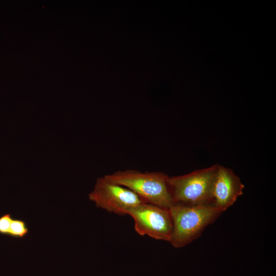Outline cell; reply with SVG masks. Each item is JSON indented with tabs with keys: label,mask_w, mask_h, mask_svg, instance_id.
I'll use <instances>...</instances> for the list:
<instances>
[{
	"label": "cell",
	"mask_w": 276,
	"mask_h": 276,
	"mask_svg": "<svg viewBox=\"0 0 276 276\" xmlns=\"http://www.w3.org/2000/svg\"><path fill=\"white\" fill-rule=\"evenodd\" d=\"M218 165L185 175L169 177V184L174 204H211L212 186Z\"/></svg>",
	"instance_id": "obj_3"
},
{
	"label": "cell",
	"mask_w": 276,
	"mask_h": 276,
	"mask_svg": "<svg viewBox=\"0 0 276 276\" xmlns=\"http://www.w3.org/2000/svg\"><path fill=\"white\" fill-rule=\"evenodd\" d=\"M29 232L26 223L22 220L13 218L9 232L8 236L15 238H22Z\"/></svg>",
	"instance_id": "obj_7"
},
{
	"label": "cell",
	"mask_w": 276,
	"mask_h": 276,
	"mask_svg": "<svg viewBox=\"0 0 276 276\" xmlns=\"http://www.w3.org/2000/svg\"><path fill=\"white\" fill-rule=\"evenodd\" d=\"M12 217L9 214H5L0 217V234L8 235Z\"/></svg>",
	"instance_id": "obj_8"
},
{
	"label": "cell",
	"mask_w": 276,
	"mask_h": 276,
	"mask_svg": "<svg viewBox=\"0 0 276 276\" xmlns=\"http://www.w3.org/2000/svg\"><path fill=\"white\" fill-rule=\"evenodd\" d=\"M133 220L134 229L141 236L169 242L173 231L170 209L142 202L128 213Z\"/></svg>",
	"instance_id": "obj_4"
},
{
	"label": "cell",
	"mask_w": 276,
	"mask_h": 276,
	"mask_svg": "<svg viewBox=\"0 0 276 276\" xmlns=\"http://www.w3.org/2000/svg\"><path fill=\"white\" fill-rule=\"evenodd\" d=\"M104 177L110 182L129 189L143 202L168 209L174 205L169 184V176L163 172L125 170Z\"/></svg>",
	"instance_id": "obj_1"
},
{
	"label": "cell",
	"mask_w": 276,
	"mask_h": 276,
	"mask_svg": "<svg viewBox=\"0 0 276 276\" xmlns=\"http://www.w3.org/2000/svg\"><path fill=\"white\" fill-rule=\"evenodd\" d=\"M244 188L232 170L218 165L212 186L211 204L224 212L243 194Z\"/></svg>",
	"instance_id": "obj_6"
},
{
	"label": "cell",
	"mask_w": 276,
	"mask_h": 276,
	"mask_svg": "<svg viewBox=\"0 0 276 276\" xmlns=\"http://www.w3.org/2000/svg\"><path fill=\"white\" fill-rule=\"evenodd\" d=\"M88 198L97 208L119 215H128L131 209L143 202L132 191L109 181L104 176L97 179Z\"/></svg>",
	"instance_id": "obj_5"
},
{
	"label": "cell",
	"mask_w": 276,
	"mask_h": 276,
	"mask_svg": "<svg viewBox=\"0 0 276 276\" xmlns=\"http://www.w3.org/2000/svg\"><path fill=\"white\" fill-rule=\"evenodd\" d=\"M170 211L173 231L169 242L175 248L184 247L196 239L223 212L211 204H174Z\"/></svg>",
	"instance_id": "obj_2"
}]
</instances>
